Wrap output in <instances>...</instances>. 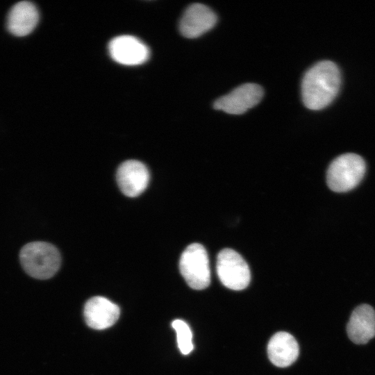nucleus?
<instances>
[{"instance_id":"f257e3e1","label":"nucleus","mask_w":375,"mask_h":375,"mask_svg":"<svg viewBox=\"0 0 375 375\" xmlns=\"http://www.w3.org/2000/svg\"><path fill=\"white\" fill-rule=\"evenodd\" d=\"M340 85V73L331 60H322L311 67L301 83V95L306 108L313 110L327 106L336 97Z\"/></svg>"},{"instance_id":"f03ea898","label":"nucleus","mask_w":375,"mask_h":375,"mask_svg":"<svg viewBox=\"0 0 375 375\" xmlns=\"http://www.w3.org/2000/svg\"><path fill=\"white\" fill-rule=\"evenodd\" d=\"M19 259L24 271L38 279L51 278L60 266V254L56 247L46 242H33L21 249Z\"/></svg>"},{"instance_id":"7ed1b4c3","label":"nucleus","mask_w":375,"mask_h":375,"mask_svg":"<svg viewBox=\"0 0 375 375\" xmlns=\"http://www.w3.org/2000/svg\"><path fill=\"white\" fill-rule=\"evenodd\" d=\"M366 170L365 160L359 155L347 153L335 158L326 173L328 188L335 192L354 188L362 179Z\"/></svg>"},{"instance_id":"20e7f679","label":"nucleus","mask_w":375,"mask_h":375,"mask_svg":"<svg viewBox=\"0 0 375 375\" xmlns=\"http://www.w3.org/2000/svg\"><path fill=\"white\" fill-rule=\"evenodd\" d=\"M179 269L191 288L203 290L210 285L209 259L206 249L201 244L192 243L186 247L180 258Z\"/></svg>"},{"instance_id":"39448f33","label":"nucleus","mask_w":375,"mask_h":375,"mask_svg":"<svg viewBox=\"0 0 375 375\" xmlns=\"http://www.w3.org/2000/svg\"><path fill=\"white\" fill-rule=\"evenodd\" d=\"M216 271L221 283L231 290H243L249 285L251 280L247 263L231 249H224L219 252Z\"/></svg>"},{"instance_id":"423d86ee","label":"nucleus","mask_w":375,"mask_h":375,"mask_svg":"<svg viewBox=\"0 0 375 375\" xmlns=\"http://www.w3.org/2000/svg\"><path fill=\"white\" fill-rule=\"evenodd\" d=\"M263 94V90L259 85L244 83L217 99L214 102L213 107L228 114L240 115L257 105L262 99Z\"/></svg>"},{"instance_id":"0eeeda50","label":"nucleus","mask_w":375,"mask_h":375,"mask_svg":"<svg viewBox=\"0 0 375 375\" xmlns=\"http://www.w3.org/2000/svg\"><path fill=\"white\" fill-rule=\"evenodd\" d=\"M150 175L147 167L140 161L129 160L118 167L116 179L122 192L129 197L141 194L147 188Z\"/></svg>"},{"instance_id":"6e6552de","label":"nucleus","mask_w":375,"mask_h":375,"mask_svg":"<svg viewBox=\"0 0 375 375\" xmlns=\"http://www.w3.org/2000/svg\"><path fill=\"white\" fill-rule=\"evenodd\" d=\"M108 51L115 61L125 65H140L149 57L147 45L132 35H120L111 40Z\"/></svg>"},{"instance_id":"1a4fd4ad","label":"nucleus","mask_w":375,"mask_h":375,"mask_svg":"<svg viewBox=\"0 0 375 375\" xmlns=\"http://www.w3.org/2000/svg\"><path fill=\"white\" fill-rule=\"evenodd\" d=\"M216 14L207 6L195 3L185 10L179 23L181 33L195 38L210 30L216 24Z\"/></svg>"},{"instance_id":"9d476101","label":"nucleus","mask_w":375,"mask_h":375,"mask_svg":"<svg viewBox=\"0 0 375 375\" xmlns=\"http://www.w3.org/2000/svg\"><path fill=\"white\" fill-rule=\"evenodd\" d=\"M84 317L87 324L96 330L106 329L118 319L120 310L117 305L103 297L90 299L84 307Z\"/></svg>"},{"instance_id":"9b49d317","label":"nucleus","mask_w":375,"mask_h":375,"mask_svg":"<svg viewBox=\"0 0 375 375\" xmlns=\"http://www.w3.org/2000/svg\"><path fill=\"white\" fill-rule=\"evenodd\" d=\"M349 339L355 344L367 343L375 336V311L368 304H361L352 312L347 326Z\"/></svg>"},{"instance_id":"f8f14e48","label":"nucleus","mask_w":375,"mask_h":375,"mask_svg":"<svg viewBox=\"0 0 375 375\" xmlns=\"http://www.w3.org/2000/svg\"><path fill=\"white\" fill-rule=\"evenodd\" d=\"M299 353V348L297 340L287 332L275 333L267 344L269 360L279 367L291 365L297 359Z\"/></svg>"},{"instance_id":"ddd939ff","label":"nucleus","mask_w":375,"mask_h":375,"mask_svg":"<svg viewBox=\"0 0 375 375\" xmlns=\"http://www.w3.org/2000/svg\"><path fill=\"white\" fill-rule=\"evenodd\" d=\"M39 12L30 1H20L12 6L7 18V28L10 33L22 37L31 33L38 24Z\"/></svg>"},{"instance_id":"4468645a","label":"nucleus","mask_w":375,"mask_h":375,"mask_svg":"<svg viewBox=\"0 0 375 375\" xmlns=\"http://www.w3.org/2000/svg\"><path fill=\"white\" fill-rule=\"evenodd\" d=\"M172 326L176 333L177 344L182 354H189L194 348L192 333L188 324L181 319L172 322Z\"/></svg>"}]
</instances>
